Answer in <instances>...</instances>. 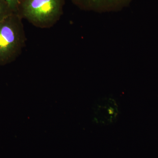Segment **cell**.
Listing matches in <instances>:
<instances>
[{
  "label": "cell",
  "instance_id": "2",
  "mask_svg": "<svg viewBox=\"0 0 158 158\" xmlns=\"http://www.w3.org/2000/svg\"><path fill=\"white\" fill-rule=\"evenodd\" d=\"M65 0H20L17 14L40 28L52 27L60 19Z\"/></svg>",
  "mask_w": 158,
  "mask_h": 158
},
{
  "label": "cell",
  "instance_id": "4",
  "mask_svg": "<svg viewBox=\"0 0 158 158\" xmlns=\"http://www.w3.org/2000/svg\"><path fill=\"white\" fill-rule=\"evenodd\" d=\"M84 9L96 11L116 10L126 6L131 0H71Z\"/></svg>",
  "mask_w": 158,
  "mask_h": 158
},
{
  "label": "cell",
  "instance_id": "6",
  "mask_svg": "<svg viewBox=\"0 0 158 158\" xmlns=\"http://www.w3.org/2000/svg\"><path fill=\"white\" fill-rule=\"evenodd\" d=\"M14 13H17L20 0H4Z\"/></svg>",
  "mask_w": 158,
  "mask_h": 158
},
{
  "label": "cell",
  "instance_id": "1",
  "mask_svg": "<svg viewBox=\"0 0 158 158\" xmlns=\"http://www.w3.org/2000/svg\"><path fill=\"white\" fill-rule=\"evenodd\" d=\"M22 19L13 13L0 22V66L14 62L25 45Z\"/></svg>",
  "mask_w": 158,
  "mask_h": 158
},
{
  "label": "cell",
  "instance_id": "5",
  "mask_svg": "<svg viewBox=\"0 0 158 158\" xmlns=\"http://www.w3.org/2000/svg\"><path fill=\"white\" fill-rule=\"evenodd\" d=\"M14 13L4 0H0V22Z\"/></svg>",
  "mask_w": 158,
  "mask_h": 158
},
{
  "label": "cell",
  "instance_id": "3",
  "mask_svg": "<svg viewBox=\"0 0 158 158\" xmlns=\"http://www.w3.org/2000/svg\"><path fill=\"white\" fill-rule=\"evenodd\" d=\"M117 102L112 98L98 99L93 108V120L100 125H109L116 121L119 115Z\"/></svg>",
  "mask_w": 158,
  "mask_h": 158
}]
</instances>
